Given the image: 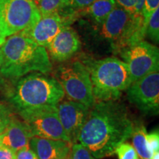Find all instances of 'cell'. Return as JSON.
<instances>
[{
    "label": "cell",
    "instance_id": "18",
    "mask_svg": "<svg viewBox=\"0 0 159 159\" xmlns=\"http://www.w3.org/2000/svg\"><path fill=\"white\" fill-rule=\"evenodd\" d=\"M96 0H62L59 11L64 14L77 18V13L88 7Z\"/></svg>",
    "mask_w": 159,
    "mask_h": 159
},
{
    "label": "cell",
    "instance_id": "26",
    "mask_svg": "<svg viewBox=\"0 0 159 159\" xmlns=\"http://www.w3.org/2000/svg\"><path fill=\"white\" fill-rule=\"evenodd\" d=\"M147 144L148 149L152 154L159 150V133L158 130L152 131L147 135Z\"/></svg>",
    "mask_w": 159,
    "mask_h": 159
},
{
    "label": "cell",
    "instance_id": "23",
    "mask_svg": "<svg viewBox=\"0 0 159 159\" xmlns=\"http://www.w3.org/2000/svg\"><path fill=\"white\" fill-rule=\"evenodd\" d=\"M70 159H96L80 143H75L71 146Z\"/></svg>",
    "mask_w": 159,
    "mask_h": 159
},
{
    "label": "cell",
    "instance_id": "12",
    "mask_svg": "<svg viewBox=\"0 0 159 159\" xmlns=\"http://www.w3.org/2000/svg\"><path fill=\"white\" fill-rule=\"evenodd\" d=\"M60 122L71 144L78 142V136L89 116L90 108L75 101L59 102L57 107Z\"/></svg>",
    "mask_w": 159,
    "mask_h": 159
},
{
    "label": "cell",
    "instance_id": "9",
    "mask_svg": "<svg viewBox=\"0 0 159 159\" xmlns=\"http://www.w3.org/2000/svg\"><path fill=\"white\" fill-rule=\"evenodd\" d=\"M127 97L143 114L156 116L159 112V71L131 83L126 90Z\"/></svg>",
    "mask_w": 159,
    "mask_h": 159
},
{
    "label": "cell",
    "instance_id": "29",
    "mask_svg": "<svg viewBox=\"0 0 159 159\" xmlns=\"http://www.w3.org/2000/svg\"><path fill=\"white\" fill-rule=\"evenodd\" d=\"M150 159H159V152H156L155 153L152 154V157Z\"/></svg>",
    "mask_w": 159,
    "mask_h": 159
},
{
    "label": "cell",
    "instance_id": "10",
    "mask_svg": "<svg viewBox=\"0 0 159 159\" xmlns=\"http://www.w3.org/2000/svg\"><path fill=\"white\" fill-rule=\"evenodd\" d=\"M75 19L60 11L55 12L41 16L34 25L19 33L46 48L63 27L71 25Z\"/></svg>",
    "mask_w": 159,
    "mask_h": 159
},
{
    "label": "cell",
    "instance_id": "4",
    "mask_svg": "<svg viewBox=\"0 0 159 159\" xmlns=\"http://www.w3.org/2000/svg\"><path fill=\"white\" fill-rule=\"evenodd\" d=\"M80 61L90 74L93 94L96 100H118L132 83L129 69L115 57L96 60L84 56Z\"/></svg>",
    "mask_w": 159,
    "mask_h": 159
},
{
    "label": "cell",
    "instance_id": "20",
    "mask_svg": "<svg viewBox=\"0 0 159 159\" xmlns=\"http://www.w3.org/2000/svg\"><path fill=\"white\" fill-rule=\"evenodd\" d=\"M153 44L157 45L159 43V7L157 8L148 20L146 28V34Z\"/></svg>",
    "mask_w": 159,
    "mask_h": 159
},
{
    "label": "cell",
    "instance_id": "16",
    "mask_svg": "<svg viewBox=\"0 0 159 159\" xmlns=\"http://www.w3.org/2000/svg\"><path fill=\"white\" fill-rule=\"evenodd\" d=\"M116 6L115 0H96L88 7L80 11L77 16V17L89 18L95 26H99L105 21Z\"/></svg>",
    "mask_w": 159,
    "mask_h": 159
},
{
    "label": "cell",
    "instance_id": "15",
    "mask_svg": "<svg viewBox=\"0 0 159 159\" xmlns=\"http://www.w3.org/2000/svg\"><path fill=\"white\" fill-rule=\"evenodd\" d=\"M32 137L27 123L13 116L7 128L2 134V144L16 152L30 148V140Z\"/></svg>",
    "mask_w": 159,
    "mask_h": 159
},
{
    "label": "cell",
    "instance_id": "21",
    "mask_svg": "<svg viewBox=\"0 0 159 159\" xmlns=\"http://www.w3.org/2000/svg\"><path fill=\"white\" fill-rule=\"evenodd\" d=\"M41 16L59 11L62 0H32Z\"/></svg>",
    "mask_w": 159,
    "mask_h": 159
},
{
    "label": "cell",
    "instance_id": "28",
    "mask_svg": "<svg viewBox=\"0 0 159 159\" xmlns=\"http://www.w3.org/2000/svg\"><path fill=\"white\" fill-rule=\"evenodd\" d=\"M0 159H16V152L2 144L0 146Z\"/></svg>",
    "mask_w": 159,
    "mask_h": 159
},
{
    "label": "cell",
    "instance_id": "19",
    "mask_svg": "<svg viewBox=\"0 0 159 159\" xmlns=\"http://www.w3.org/2000/svg\"><path fill=\"white\" fill-rule=\"evenodd\" d=\"M116 5L122 7L134 19L143 22L142 11L144 0H115ZM145 31V30H144Z\"/></svg>",
    "mask_w": 159,
    "mask_h": 159
},
{
    "label": "cell",
    "instance_id": "25",
    "mask_svg": "<svg viewBox=\"0 0 159 159\" xmlns=\"http://www.w3.org/2000/svg\"><path fill=\"white\" fill-rule=\"evenodd\" d=\"M13 116L11 108L5 104L0 103V135L7 128Z\"/></svg>",
    "mask_w": 159,
    "mask_h": 159
},
{
    "label": "cell",
    "instance_id": "6",
    "mask_svg": "<svg viewBox=\"0 0 159 159\" xmlns=\"http://www.w3.org/2000/svg\"><path fill=\"white\" fill-rule=\"evenodd\" d=\"M55 76L69 100L92 108L96 99L93 94L90 74L80 60L63 62L55 69Z\"/></svg>",
    "mask_w": 159,
    "mask_h": 159
},
{
    "label": "cell",
    "instance_id": "30",
    "mask_svg": "<svg viewBox=\"0 0 159 159\" xmlns=\"http://www.w3.org/2000/svg\"><path fill=\"white\" fill-rule=\"evenodd\" d=\"M2 63V45H0V67Z\"/></svg>",
    "mask_w": 159,
    "mask_h": 159
},
{
    "label": "cell",
    "instance_id": "31",
    "mask_svg": "<svg viewBox=\"0 0 159 159\" xmlns=\"http://www.w3.org/2000/svg\"><path fill=\"white\" fill-rule=\"evenodd\" d=\"M5 41V39H3V38L2 37V35H1V30H0V45H2L4 42Z\"/></svg>",
    "mask_w": 159,
    "mask_h": 159
},
{
    "label": "cell",
    "instance_id": "8",
    "mask_svg": "<svg viewBox=\"0 0 159 159\" xmlns=\"http://www.w3.org/2000/svg\"><path fill=\"white\" fill-rule=\"evenodd\" d=\"M119 54L128 66L132 83L159 71V49L153 43L142 40L124 47Z\"/></svg>",
    "mask_w": 159,
    "mask_h": 159
},
{
    "label": "cell",
    "instance_id": "7",
    "mask_svg": "<svg viewBox=\"0 0 159 159\" xmlns=\"http://www.w3.org/2000/svg\"><path fill=\"white\" fill-rule=\"evenodd\" d=\"M41 15L32 0H0V30L3 39L30 28Z\"/></svg>",
    "mask_w": 159,
    "mask_h": 159
},
{
    "label": "cell",
    "instance_id": "17",
    "mask_svg": "<svg viewBox=\"0 0 159 159\" xmlns=\"http://www.w3.org/2000/svg\"><path fill=\"white\" fill-rule=\"evenodd\" d=\"M147 135L148 133L144 124L139 121L134 122V127L131 134L134 144L133 147L141 159H150L152 156L147 144Z\"/></svg>",
    "mask_w": 159,
    "mask_h": 159
},
{
    "label": "cell",
    "instance_id": "14",
    "mask_svg": "<svg viewBox=\"0 0 159 159\" xmlns=\"http://www.w3.org/2000/svg\"><path fill=\"white\" fill-rule=\"evenodd\" d=\"M71 145L64 141L33 136L30 140L29 147L39 159H66Z\"/></svg>",
    "mask_w": 159,
    "mask_h": 159
},
{
    "label": "cell",
    "instance_id": "13",
    "mask_svg": "<svg viewBox=\"0 0 159 159\" xmlns=\"http://www.w3.org/2000/svg\"><path fill=\"white\" fill-rule=\"evenodd\" d=\"M81 41L71 25L66 26L46 47L49 57L53 61L63 63L68 61L80 50Z\"/></svg>",
    "mask_w": 159,
    "mask_h": 159
},
{
    "label": "cell",
    "instance_id": "33",
    "mask_svg": "<svg viewBox=\"0 0 159 159\" xmlns=\"http://www.w3.org/2000/svg\"><path fill=\"white\" fill-rule=\"evenodd\" d=\"M2 80V78H1V75H0V81Z\"/></svg>",
    "mask_w": 159,
    "mask_h": 159
},
{
    "label": "cell",
    "instance_id": "2",
    "mask_svg": "<svg viewBox=\"0 0 159 159\" xmlns=\"http://www.w3.org/2000/svg\"><path fill=\"white\" fill-rule=\"evenodd\" d=\"M64 97L62 87L55 77L33 72L16 80L8 102L24 120L43 109L55 108Z\"/></svg>",
    "mask_w": 159,
    "mask_h": 159
},
{
    "label": "cell",
    "instance_id": "27",
    "mask_svg": "<svg viewBox=\"0 0 159 159\" xmlns=\"http://www.w3.org/2000/svg\"><path fill=\"white\" fill-rule=\"evenodd\" d=\"M16 159H39L30 148H25L16 152Z\"/></svg>",
    "mask_w": 159,
    "mask_h": 159
},
{
    "label": "cell",
    "instance_id": "11",
    "mask_svg": "<svg viewBox=\"0 0 159 159\" xmlns=\"http://www.w3.org/2000/svg\"><path fill=\"white\" fill-rule=\"evenodd\" d=\"M57 107L43 109L24 119L33 137L61 140L70 143L60 122Z\"/></svg>",
    "mask_w": 159,
    "mask_h": 159
},
{
    "label": "cell",
    "instance_id": "32",
    "mask_svg": "<svg viewBox=\"0 0 159 159\" xmlns=\"http://www.w3.org/2000/svg\"><path fill=\"white\" fill-rule=\"evenodd\" d=\"M2 145V134L0 135V146Z\"/></svg>",
    "mask_w": 159,
    "mask_h": 159
},
{
    "label": "cell",
    "instance_id": "1",
    "mask_svg": "<svg viewBox=\"0 0 159 159\" xmlns=\"http://www.w3.org/2000/svg\"><path fill=\"white\" fill-rule=\"evenodd\" d=\"M134 121L124 104L117 100L96 102L78 136V142L95 158L112 156L131 136Z\"/></svg>",
    "mask_w": 159,
    "mask_h": 159
},
{
    "label": "cell",
    "instance_id": "24",
    "mask_svg": "<svg viewBox=\"0 0 159 159\" xmlns=\"http://www.w3.org/2000/svg\"><path fill=\"white\" fill-rule=\"evenodd\" d=\"M159 7V0H144V7L142 11L143 27L146 34V28L148 25V20L152 13Z\"/></svg>",
    "mask_w": 159,
    "mask_h": 159
},
{
    "label": "cell",
    "instance_id": "3",
    "mask_svg": "<svg viewBox=\"0 0 159 159\" xmlns=\"http://www.w3.org/2000/svg\"><path fill=\"white\" fill-rule=\"evenodd\" d=\"M2 49L0 75L5 78L16 80L30 73L49 74L52 70L50 57L45 47L21 33L7 38Z\"/></svg>",
    "mask_w": 159,
    "mask_h": 159
},
{
    "label": "cell",
    "instance_id": "22",
    "mask_svg": "<svg viewBox=\"0 0 159 159\" xmlns=\"http://www.w3.org/2000/svg\"><path fill=\"white\" fill-rule=\"evenodd\" d=\"M115 153L118 156V159H139L133 145L129 143H122L117 147Z\"/></svg>",
    "mask_w": 159,
    "mask_h": 159
},
{
    "label": "cell",
    "instance_id": "5",
    "mask_svg": "<svg viewBox=\"0 0 159 159\" xmlns=\"http://www.w3.org/2000/svg\"><path fill=\"white\" fill-rule=\"evenodd\" d=\"M95 28L97 39L107 43L115 53H119L127 46L142 41L145 37L142 21L134 19L118 5Z\"/></svg>",
    "mask_w": 159,
    "mask_h": 159
}]
</instances>
